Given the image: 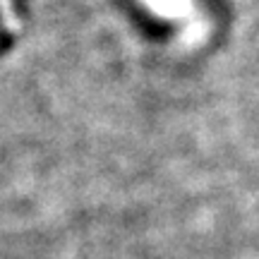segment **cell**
Segmentation results:
<instances>
[{"label": "cell", "instance_id": "1", "mask_svg": "<svg viewBox=\"0 0 259 259\" xmlns=\"http://www.w3.org/2000/svg\"><path fill=\"white\" fill-rule=\"evenodd\" d=\"M22 27V17L17 12V3L15 0H0V44H5L12 38L15 31Z\"/></svg>", "mask_w": 259, "mask_h": 259}]
</instances>
